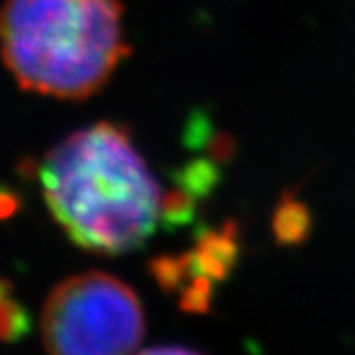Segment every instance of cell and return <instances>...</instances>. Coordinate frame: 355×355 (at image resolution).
Instances as JSON below:
<instances>
[{"mask_svg":"<svg viewBox=\"0 0 355 355\" xmlns=\"http://www.w3.org/2000/svg\"><path fill=\"white\" fill-rule=\"evenodd\" d=\"M214 300V280L207 277H196L190 286L182 294V308L186 312L205 314Z\"/></svg>","mask_w":355,"mask_h":355,"instance_id":"obj_8","label":"cell"},{"mask_svg":"<svg viewBox=\"0 0 355 355\" xmlns=\"http://www.w3.org/2000/svg\"><path fill=\"white\" fill-rule=\"evenodd\" d=\"M178 176H180V184L184 186V190L191 193L196 200L207 198L211 191L216 190L217 184L221 182L219 166L211 164L207 160H196V162H191Z\"/></svg>","mask_w":355,"mask_h":355,"instance_id":"obj_7","label":"cell"},{"mask_svg":"<svg viewBox=\"0 0 355 355\" xmlns=\"http://www.w3.org/2000/svg\"><path fill=\"white\" fill-rule=\"evenodd\" d=\"M28 331V316L16 302L12 286L0 280V340H16Z\"/></svg>","mask_w":355,"mask_h":355,"instance_id":"obj_6","label":"cell"},{"mask_svg":"<svg viewBox=\"0 0 355 355\" xmlns=\"http://www.w3.org/2000/svg\"><path fill=\"white\" fill-rule=\"evenodd\" d=\"M42 196L77 247L125 254L162 219V191L125 125L101 121L71 132L38 166Z\"/></svg>","mask_w":355,"mask_h":355,"instance_id":"obj_1","label":"cell"},{"mask_svg":"<svg viewBox=\"0 0 355 355\" xmlns=\"http://www.w3.org/2000/svg\"><path fill=\"white\" fill-rule=\"evenodd\" d=\"M40 331L51 354H130L144 338V310L127 282L91 270L62 280L50 292Z\"/></svg>","mask_w":355,"mask_h":355,"instance_id":"obj_3","label":"cell"},{"mask_svg":"<svg viewBox=\"0 0 355 355\" xmlns=\"http://www.w3.org/2000/svg\"><path fill=\"white\" fill-rule=\"evenodd\" d=\"M123 0H4L0 58L24 91L83 101L128 55Z\"/></svg>","mask_w":355,"mask_h":355,"instance_id":"obj_2","label":"cell"},{"mask_svg":"<svg viewBox=\"0 0 355 355\" xmlns=\"http://www.w3.org/2000/svg\"><path fill=\"white\" fill-rule=\"evenodd\" d=\"M239 251V227L235 221H227L219 229H203L196 251L190 253L191 272L196 277L225 280L237 266Z\"/></svg>","mask_w":355,"mask_h":355,"instance_id":"obj_4","label":"cell"},{"mask_svg":"<svg viewBox=\"0 0 355 355\" xmlns=\"http://www.w3.org/2000/svg\"><path fill=\"white\" fill-rule=\"evenodd\" d=\"M270 227L275 241L280 247H298L312 235L314 217L310 207L300 198H296L294 191H284L272 211Z\"/></svg>","mask_w":355,"mask_h":355,"instance_id":"obj_5","label":"cell"}]
</instances>
